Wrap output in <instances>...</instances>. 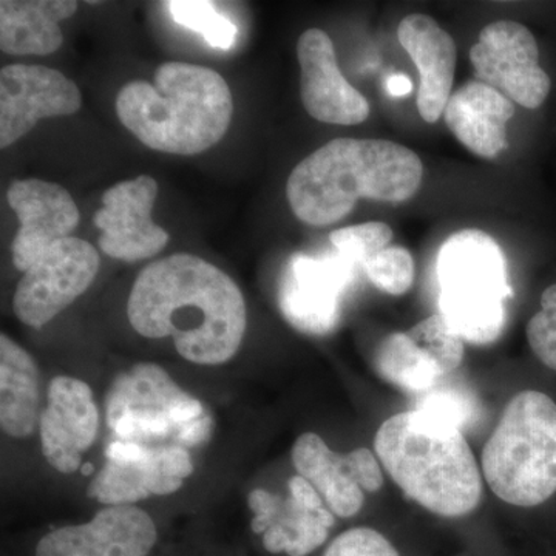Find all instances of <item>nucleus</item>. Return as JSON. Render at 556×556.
Segmentation results:
<instances>
[{
    "label": "nucleus",
    "instance_id": "f257e3e1",
    "mask_svg": "<svg viewBox=\"0 0 556 556\" xmlns=\"http://www.w3.org/2000/svg\"><path fill=\"white\" fill-rule=\"evenodd\" d=\"M131 328L148 339H174L197 365L236 356L247 332V303L236 281L206 260L174 254L150 263L130 291Z\"/></svg>",
    "mask_w": 556,
    "mask_h": 556
},
{
    "label": "nucleus",
    "instance_id": "f03ea898",
    "mask_svg": "<svg viewBox=\"0 0 556 556\" xmlns=\"http://www.w3.org/2000/svg\"><path fill=\"white\" fill-rule=\"evenodd\" d=\"M422 178V161L405 146L387 139L338 138L294 167L287 197L300 222L329 226L345 218L361 199H413Z\"/></svg>",
    "mask_w": 556,
    "mask_h": 556
},
{
    "label": "nucleus",
    "instance_id": "7ed1b4c3",
    "mask_svg": "<svg viewBox=\"0 0 556 556\" xmlns=\"http://www.w3.org/2000/svg\"><path fill=\"white\" fill-rule=\"evenodd\" d=\"M153 80L126 84L116 97V115L138 141L172 155H199L222 141L233 100L219 73L166 62Z\"/></svg>",
    "mask_w": 556,
    "mask_h": 556
},
{
    "label": "nucleus",
    "instance_id": "20e7f679",
    "mask_svg": "<svg viewBox=\"0 0 556 556\" xmlns=\"http://www.w3.org/2000/svg\"><path fill=\"white\" fill-rule=\"evenodd\" d=\"M375 452L399 489L431 514L466 517L481 503V471L466 437L438 417L417 409L391 416Z\"/></svg>",
    "mask_w": 556,
    "mask_h": 556
},
{
    "label": "nucleus",
    "instance_id": "39448f33",
    "mask_svg": "<svg viewBox=\"0 0 556 556\" xmlns=\"http://www.w3.org/2000/svg\"><path fill=\"white\" fill-rule=\"evenodd\" d=\"M482 473L501 501L536 507L556 493V404L527 390L508 402L481 457Z\"/></svg>",
    "mask_w": 556,
    "mask_h": 556
},
{
    "label": "nucleus",
    "instance_id": "423d86ee",
    "mask_svg": "<svg viewBox=\"0 0 556 556\" xmlns=\"http://www.w3.org/2000/svg\"><path fill=\"white\" fill-rule=\"evenodd\" d=\"M437 270L439 314L448 327L471 345L496 342L511 298L500 244L482 230H460L442 244Z\"/></svg>",
    "mask_w": 556,
    "mask_h": 556
},
{
    "label": "nucleus",
    "instance_id": "0eeeda50",
    "mask_svg": "<svg viewBox=\"0 0 556 556\" xmlns=\"http://www.w3.org/2000/svg\"><path fill=\"white\" fill-rule=\"evenodd\" d=\"M105 419L118 441L148 447H199L214 426L199 399L156 364L135 365L113 380Z\"/></svg>",
    "mask_w": 556,
    "mask_h": 556
},
{
    "label": "nucleus",
    "instance_id": "6e6552de",
    "mask_svg": "<svg viewBox=\"0 0 556 556\" xmlns=\"http://www.w3.org/2000/svg\"><path fill=\"white\" fill-rule=\"evenodd\" d=\"M100 265L89 241H58L25 270L14 292V314L27 327H46L91 287Z\"/></svg>",
    "mask_w": 556,
    "mask_h": 556
},
{
    "label": "nucleus",
    "instance_id": "1a4fd4ad",
    "mask_svg": "<svg viewBox=\"0 0 556 556\" xmlns=\"http://www.w3.org/2000/svg\"><path fill=\"white\" fill-rule=\"evenodd\" d=\"M193 468L189 450L175 445L148 447L116 439L109 445L104 466L91 479L87 493L105 506H134L150 496L178 492Z\"/></svg>",
    "mask_w": 556,
    "mask_h": 556
},
{
    "label": "nucleus",
    "instance_id": "9d476101",
    "mask_svg": "<svg viewBox=\"0 0 556 556\" xmlns=\"http://www.w3.org/2000/svg\"><path fill=\"white\" fill-rule=\"evenodd\" d=\"M470 61L478 80L526 109H538L551 93V78L540 65L535 36L515 21H496L479 33Z\"/></svg>",
    "mask_w": 556,
    "mask_h": 556
},
{
    "label": "nucleus",
    "instance_id": "9b49d317",
    "mask_svg": "<svg viewBox=\"0 0 556 556\" xmlns=\"http://www.w3.org/2000/svg\"><path fill=\"white\" fill-rule=\"evenodd\" d=\"M288 492L287 500H281L268 490H252L248 497L254 514L251 527L262 535L263 547L269 554L308 556L328 540L336 515L300 475L289 479Z\"/></svg>",
    "mask_w": 556,
    "mask_h": 556
},
{
    "label": "nucleus",
    "instance_id": "f8f14e48",
    "mask_svg": "<svg viewBox=\"0 0 556 556\" xmlns=\"http://www.w3.org/2000/svg\"><path fill=\"white\" fill-rule=\"evenodd\" d=\"M356 268L339 252L289 258L278 288V306L285 318L299 331L328 334L338 327L342 299L354 283Z\"/></svg>",
    "mask_w": 556,
    "mask_h": 556
},
{
    "label": "nucleus",
    "instance_id": "ddd939ff",
    "mask_svg": "<svg viewBox=\"0 0 556 556\" xmlns=\"http://www.w3.org/2000/svg\"><path fill=\"white\" fill-rule=\"evenodd\" d=\"M78 86L58 70L11 64L0 72V148L30 134L40 119L78 112Z\"/></svg>",
    "mask_w": 556,
    "mask_h": 556
},
{
    "label": "nucleus",
    "instance_id": "4468645a",
    "mask_svg": "<svg viewBox=\"0 0 556 556\" xmlns=\"http://www.w3.org/2000/svg\"><path fill=\"white\" fill-rule=\"evenodd\" d=\"M159 182L149 175L121 181L105 190L102 206L94 214L101 230L100 248L110 258L138 262L160 254L169 233L152 218Z\"/></svg>",
    "mask_w": 556,
    "mask_h": 556
},
{
    "label": "nucleus",
    "instance_id": "2eb2a0df",
    "mask_svg": "<svg viewBox=\"0 0 556 556\" xmlns=\"http://www.w3.org/2000/svg\"><path fill=\"white\" fill-rule=\"evenodd\" d=\"M159 541L155 521L137 506H105L84 525L40 538L35 556H149Z\"/></svg>",
    "mask_w": 556,
    "mask_h": 556
},
{
    "label": "nucleus",
    "instance_id": "dca6fc26",
    "mask_svg": "<svg viewBox=\"0 0 556 556\" xmlns=\"http://www.w3.org/2000/svg\"><path fill=\"white\" fill-rule=\"evenodd\" d=\"M98 431L100 412L91 388L70 376L51 379L39 422L47 463L62 475L75 473L83 468L84 453L97 441Z\"/></svg>",
    "mask_w": 556,
    "mask_h": 556
},
{
    "label": "nucleus",
    "instance_id": "f3484780",
    "mask_svg": "<svg viewBox=\"0 0 556 556\" xmlns=\"http://www.w3.org/2000/svg\"><path fill=\"white\" fill-rule=\"evenodd\" d=\"M7 199L21 225L13 241V263L20 273L78 228L79 208L68 190L56 182L17 179L10 186Z\"/></svg>",
    "mask_w": 556,
    "mask_h": 556
},
{
    "label": "nucleus",
    "instance_id": "a211bd4d",
    "mask_svg": "<svg viewBox=\"0 0 556 556\" xmlns=\"http://www.w3.org/2000/svg\"><path fill=\"white\" fill-rule=\"evenodd\" d=\"M303 108L320 123L357 126L369 116L367 98L340 72L334 43L327 33L311 28L298 42Z\"/></svg>",
    "mask_w": 556,
    "mask_h": 556
},
{
    "label": "nucleus",
    "instance_id": "6ab92c4d",
    "mask_svg": "<svg viewBox=\"0 0 556 556\" xmlns=\"http://www.w3.org/2000/svg\"><path fill=\"white\" fill-rule=\"evenodd\" d=\"M402 49L419 70L417 110L427 123H437L452 97L456 68V43L433 17L409 14L397 27Z\"/></svg>",
    "mask_w": 556,
    "mask_h": 556
},
{
    "label": "nucleus",
    "instance_id": "aec40b11",
    "mask_svg": "<svg viewBox=\"0 0 556 556\" xmlns=\"http://www.w3.org/2000/svg\"><path fill=\"white\" fill-rule=\"evenodd\" d=\"M514 115V102L478 79L453 91L444 110L457 141L489 160L507 149V123Z\"/></svg>",
    "mask_w": 556,
    "mask_h": 556
},
{
    "label": "nucleus",
    "instance_id": "412c9836",
    "mask_svg": "<svg viewBox=\"0 0 556 556\" xmlns=\"http://www.w3.org/2000/svg\"><path fill=\"white\" fill-rule=\"evenodd\" d=\"M78 10L75 0H2L0 49L13 56H47L64 42L60 22Z\"/></svg>",
    "mask_w": 556,
    "mask_h": 556
},
{
    "label": "nucleus",
    "instance_id": "4be33fe9",
    "mask_svg": "<svg viewBox=\"0 0 556 556\" xmlns=\"http://www.w3.org/2000/svg\"><path fill=\"white\" fill-rule=\"evenodd\" d=\"M291 457L298 475L313 484L336 517H354L364 507L365 493L358 485L351 453L339 455L318 434L303 433Z\"/></svg>",
    "mask_w": 556,
    "mask_h": 556
},
{
    "label": "nucleus",
    "instance_id": "5701e85b",
    "mask_svg": "<svg viewBox=\"0 0 556 556\" xmlns=\"http://www.w3.org/2000/svg\"><path fill=\"white\" fill-rule=\"evenodd\" d=\"M40 376L28 351L0 336V427L10 438L31 437L39 428Z\"/></svg>",
    "mask_w": 556,
    "mask_h": 556
},
{
    "label": "nucleus",
    "instance_id": "b1692460",
    "mask_svg": "<svg viewBox=\"0 0 556 556\" xmlns=\"http://www.w3.org/2000/svg\"><path fill=\"white\" fill-rule=\"evenodd\" d=\"M375 367L380 378L408 393H426L444 379L437 362L407 332H394L379 343Z\"/></svg>",
    "mask_w": 556,
    "mask_h": 556
},
{
    "label": "nucleus",
    "instance_id": "393cba45",
    "mask_svg": "<svg viewBox=\"0 0 556 556\" xmlns=\"http://www.w3.org/2000/svg\"><path fill=\"white\" fill-rule=\"evenodd\" d=\"M442 382V380H441ZM439 382L426 393L417 394V412L438 417L460 431L471 430L477 426L481 407L477 396L471 391L459 386H444Z\"/></svg>",
    "mask_w": 556,
    "mask_h": 556
},
{
    "label": "nucleus",
    "instance_id": "a878e982",
    "mask_svg": "<svg viewBox=\"0 0 556 556\" xmlns=\"http://www.w3.org/2000/svg\"><path fill=\"white\" fill-rule=\"evenodd\" d=\"M167 10L177 24L199 33L208 46L229 50L237 38V27L223 16L212 2L201 0H172Z\"/></svg>",
    "mask_w": 556,
    "mask_h": 556
},
{
    "label": "nucleus",
    "instance_id": "bb28decb",
    "mask_svg": "<svg viewBox=\"0 0 556 556\" xmlns=\"http://www.w3.org/2000/svg\"><path fill=\"white\" fill-rule=\"evenodd\" d=\"M407 334L437 362L444 378L463 364L464 340L448 327L441 314L424 318L408 329Z\"/></svg>",
    "mask_w": 556,
    "mask_h": 556
},
{
    "label": "nucleus",
    "instance_id": "cd10ccee",
    "mask_svg": "<svg viewBox=\"0 0 556 556\" xmlns=\"http://www.w3.org/2000/svg\"><path fill=\"white\" fill-rule=\"evenodd\" d=\"M369 281L390 295H402L415 281V260L405 248L388 247L364 265Z\"/></svg>",
    "mask_w": 556,
    "mask_h": 556
},
{
    "label": "nucleus",
    "instance_id": "c85d7f7f",
    "mask_svg": "<svg viewBox=\"0 0 556 556\" xmlns=\"http://www.w3.org/2000/svg\"><path fill=\"white\" fill-rule=\"evenodd\" d=\"M329 240L340 255L364 268L365 263L372 255L390 247L393 230L382 222L362 223V225L334 230L329 236Z\"/></svg>",
    "mask_w": 556,
    "mask_h": 556
},
{
    "label": "nucleus",
    "instance_id": "c756f323",
    "mask_svg": "<svg viewBox=\"0 0 556 556\" xmlns=\"http://www.w3.org/2000/svg\"><path fill=\"white\" fill-rule=\"evenodd\" d=\"M527 340L535 356L556 371V285L541 295V311L527 325Z\"/></svg>",
    "mask_w": 556,
    "mask_h": 556
},
{
    "label": "nucleus",
    "instance_id": "7c9ffc66",
    "mask_svg": "<svg viewBox=\"0 0 556 556\" xmlns=\"http://www.w3.org/2000/svg\"><path fill=\"white\" fill-rule=\"evenodd\" d=\"M324 556H401L378 530L356 527L332 540Z\"/></svg>",
    "mask_w": 556,
    "mask_h": 556
},
{
    "label": "nucleus",
    "instance_id": "2f4dec72",
    "mask_svg": "<svg viewBox=\"0 0 556 556\" xmlns=\"http://www.w3.org/2000/svg\"><path fill=\"white\" fill-rule=\"evenodd\" d=\"M351 453L358 485L364 492L375 493L382 489L383 473L379 457L368 448H356Z\"/></svg>",
    "mask_w": 556,
    "mask_h": 556
},
{
    "label": "nucleus",
    "instance_id": "473e14b6",
    "mask_svg": "<svg viewBox=\"0 0 556 556\" xmlns=\"http://www.w3.org/2000/svg\"><path fill=\"white\" fill-rule=\"evenodd\" d=\"M387 89L391 97H408V94L412 93L413 84L407 75L396 73V75L390 76V78H388Z\"/></svg>",
    "mask_w": 556,
    "mask_h": 556
},
{
    "label": "nucleus",
    "instance_id": "72a5a7b5",
    "mask_svg": "<svg viewBox=\"0 0 556 556\" xmlns=\"http://www.w3.org/2000/svg\"><path fill=\"white\" fill-rule=\"evenodd\" d=\"M91 470H93V467H91L90 464H86V466H83V473L84 475H90Z\"/></svg>",
    "mask_w": 556,
    "mask_h": 556
}]
</instances>
